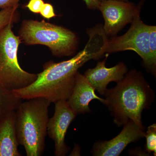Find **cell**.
<instances>
[{"label":"cell","mask_w":156,"mask_h":156,"mask_svg":"<svg viewBox=\"0 0 156 156\" xmlns=\"http://www.w3.org/2000/svg\"><path fill=\"white\" fill-rule=\"evenodd\" d=\"M87 33L89 41L83 50L69 60L46 62L35 81L12 91L14 95L21 100L43 98L50 103L67 101L72 93L79 69L87 62L99 59L105 53L108 40L102 27L89 29Z\"/></svg>","instance_id":"6da1fadb"},{"label":"cell","mask_w":156,"mask_h":156,"mask_svg":"<svg viewBox=\"0 0 156 156\" xmlns=\"http://www.w3.org/2000/svg\"><path fill=\"white\" fill-rule=\"evenodd\" d=\"M117 83L104 95L114 123L120 127L131 120L145 131L142 112L150 108L155 98V92L142 73L135 69L127 72Z\"/></svg>","instance_id":"7a4b0ae2"},{"label":"cell","mask_w":156,"mask_h":156,"mask_svg":"<svg viewBox=\"0 0 156 156\" xmlns=\"http://www.w3.org/2000/svg\"><path fill=\"white\" fill-rule=\"evenodd\" d=\"M50 104L45 98H35L21 102L15 111L17 140L25 149L27 156L44 154Z\"/></svg>","instance_id":"3957f363"},{"label":"cell","mask_w":156,"mask_h":156,"mask_svg":"<svg viewBox=\"0 0 156 156\" xmlns=\"http://www.w3.org/2000/svg\"><path fill=\"white\" fill-rule=\"evenodd\" d=\"M18 36L25 44L47 46L55 57L73 56L79 47V38L76 33L44 20H24Z\"/></svg>","instance_id":"277c9868"},{"label":"cell","mask_w":156,"mask_h":156,"mask_svg":"<svg viewBox=\"0 0 156 156\" xmlns=\"http://www.w3.org/2000/svg\"><path fill=\"white\" fill-rule=\"evenodd\" d=\"M13 26L9 24L0 31V85L11 91L27 87L37 77L20 65L17 54L22 42L14 34Z\"/></svg>","instance_id":"5b68a950"},{"label":"cell","mask_w":156,"mask_h":156,"mask_svg":"<svg viewBox=\"0 0 156 156\" xmlns=\"http://www.w3.org/2000/svg\"><path fill=\"white\" fill-rule=\"evenodd\" d=\"M145 0H141L130 28L120 37H114L108 41L105 53H111L126 50L135 51L142 58L144 65L149 73L156 75V60L150 51L149 25L140 18V10Z\"/></svg>","instance_id":"8992f818"},{"label":"cell","mask_w":156,"mask_h":156,"mask_svg":"<svg viewBox=\"0 0 156 156\" xmlns=\"http://www.w3.org/2000/svg\"><path fill=\"white\" fill-rule=\"evenodd\" d=\"M138 5L131 2L106 0L101 2L98 10L104 19L103 29L107 36L115 37L127 24L131 23Z\"/></svg>","instance_id":"52a82bcc"},{"label":"cell","mask_w":156,"mask_h":156,"mask_svg":"<svg viewBox=\"0 0 156 156\" xmlns=\"http://www.w3.org/2000/svg\"><path fill=\"white\" fill-rule=\"evenodd\" d=\"M55 104L54 115L49 119L47 128L48 136L55 144L54 155L65 156L70 148L65 142L66 132L77 114L70 108L67 101L60 100Z\"/></svg>","instance_id":"ba28073f"},{"label":"cell","mask_w":156,"mask_h":156,"mask_svg":"<svg viewBox=\"0 0 156 156\" xmlns=\"http://www.w3.org/2000/svg\"><path fill=\"white\" fill-rule=\"evenodd\" d=\"M145 132L133 121H129L123 126L121 132L109 140H99L92 147L91 153L94 156H118L132 142H136L145 136Z\"/></svg>","instance_id":"9c48e42d"},{"label":"cell","mask_w":156,"mask_h":156,"mask_svg":"<svg viewBox=\"0 0 156 156\" xmlns=\"http://www.w3.org/2000/svg\"><path fill=\"white\" fill-rule=\"evenodd\" d=\"M107 57L108 55L104 60L98 62L95 67L89 69L83 75L95 90L103 95L110 83H118L121 80L128 71L127 66L123 62H119L113 67H107L105 64Z\"/></svg>","instance_id":"30bf717a"},{"label":"cell","mask_w":156,"mask_h":156,"mask_svg":"<svg viewBox=\"0 0 156 156\" xmlns=\"http://www.w3.org/2000/svg\"><path fill=\"white\" fill-rule=\"evenodd\" d=\"M94 99L106 105V99L98 97L85 76L78 73L72 93L67 100L68 104L77 114H84L92 112L89 105Z\"/></svg>","instance_id":"8fae6325"},{"label":"cell","mask_w":156,"mask_h":156,"mask_svg":"<svg viewBox=\"0 0 156 156\" xmlns=\"http://www.w3.org/2000/svg\"><path fill=\"white\" fill-rule=\"evenodd\" d=\"M15 111L0 119V156H21L15 128Z\"/></svg>","instance_id":"7c38bea8"},{"label":"cell","mask_w":156,"mask_h":156,"mask_svg":"<svg viewBox=\"0 0 156 156\" xmlns=\"http://www.w3.org/2000/svg\"><path fill=\"white\" fill-rule=\"evenodd\" d=\"M22 100L0 85V119L10 112L15 111Z\"/></svg>","instance_id":"4fadbf2b"},{"label":"cell","mask_w":156,"mask_h":156,"mask_svg":"<svg viewBox=\"0 0 156 156\" xmlns=\"http://www.w3.org/2000/svg\"><path fill=\"white\" fill-rule=\"evenodd\" d=\"M19 5L0 10V31L9 24H14L20 20L18 11Z\"/></svg>","instance_id":"5bb4252c"},{"label":"cell","mask_w":156,"mask_h":156,"mask_svg":"<svg viewBox=\"0 0 156 156\" xmlns=\"http://www.w3.org/2000/svg\"><path fill=\"white\" fill-rule=\"evenodd\" d=\"M145 151L149 154L153 152L156 155V124H154L148 127L145 132Z\"/></svg>","instance_id":"9a60e30c"},{"label":"cell","mask_w":156,"mask_h":156,"mask_svg":"<svg viewBox=\"0 0 156 156\" xmlns=\"http://www.w3.org/2000/svg\"><path fill=\"white\" fill-rule=\"evenodd\" d=\"M150 51L154 59L156 60V26L149 25Z\"/></svg>","instance_id":"2e32d148"},{"label":"cell","mask_w":156,"mask_h":156,"mask_svg":"<svg viewBox=\"0 0 156 156\" xmlns=\"http://www.w3.org/2000/svg\"><path fill=\"white\" fill-rule=\"evenodd\" d=\"M40 14L42 17L48 20L56 16L53 6L50 3H48L44 4Z\"/></svg>","instance_id":"e0dca14e"},{"label":"cell","mask_w":156,"mask_h":156,"mask_svg":"<svg viewBox=\"0 0 156 156\" xmlns=\"http://www.w3.org/2000/svg\"><path fill=\"white\" fill-rule=\"evenodd\" d=\"M44 3V0H29L25 7L30 12L39 14Z\"/></svg>","instance_id":"ac0fdd59"},{"label":"cell","mask_w":156,"mask_h":156,"mask_svg":"<svg viewBox=\"0 0 156 156\" xmlns=\"http://www.w3.org/2000/svg\"><path fill=\"white\" fill-rule=\"evenodd\" d=\"M20 0H0V10L19 5Z\"/></svg>","instance_id":"d6986e66"},{"label":"cell","mask_w":156,"mask_h":156,"mask_svg":"<svg viewBox=\"0 0 156 156\" xmlns=\"http://www.w3.org/2000/svg\"><path fill=\"white\" fill-rule=\"evenodd\" d=\"M87 8L90 10H98L100 2L99 0H83Z\"/></svg>","instance_id":"ffe728a7"},{"label":"cell","mask_w":156,"mask_h":156,"mask_svg":"<svg viewBox=\"0 0 156 156\" xmlns=\"http://www.w3.org/2000/svg\"><path fill=\"white\" fill-rule=\"evenodd\" d=\"M129 154L130 155L137 156H150L146 152L144 151L140 148H136L132 149L129 151Z\"/></svg>","instance_id":"44dd1931"},{"label":"cell","mask_w":156,"mask_h":156,"mask_svg":"<svg viewBox=\"0 0 156 156\" xmlns=\"http://www.w3.org/2000/svg\"><path fill=\"white\" fill-rule=\"evenodd\" d=\"M80 151V147H79V145L75 144L74 145V148L72 152L70 155H76V154H77V155H78V154H80V153H78V151Z\"/></svg>","instance_id":"7402d4cb"},{"label":"cell","mask_w":156,"mask_h":156,"mask_svg":"<svg viewBox=\"0 0 156 156\" xmlns=\"http://www.w3.org/2000/svg\"><path fill=\"white\" fill-rule=\"evenodd\" d=\"M100 2H102V1H106V0H99ZM119 1H125V2H128V1H129V0H119Z\"/></svg>","instance_id":"603a6c76"}]
</instances>
